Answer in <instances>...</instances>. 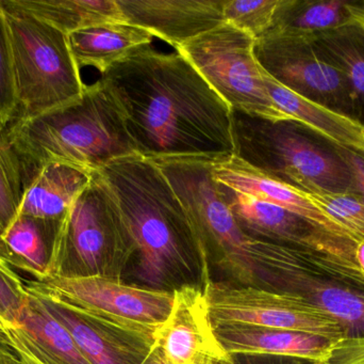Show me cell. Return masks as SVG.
<instances>
[{
    "mask_svg": "<svg viewBox=\"0 0 364 364\" xmlns=\"http://www.w3.org/2000/svg\"><path fill=\"white\" fill-rule=\"evenodd\" d=\"M337 155L343 160L344 164L352 175L354 189L364 199V155L352 150L338 147Z\"/></svg>",
    "mask_w": 364,
    "mask_h": 364,
    "instance_id": "33",
    "label": "cell"
},
{
    "mask_svg": "<svg viewBox=\"0 0 364 364\" xmlns=\"http://www.w3.org/2000/svg\"><path fill=\"white\" fill-rule=\"evenodd\" d=\"M126 21L175 49L225 21L224 0H117Z\"/></svg>",
    "mask_w": 364,
    "mask_h": 364,
    "instance_id": "15",
    "label": "cell"
},
{
    "mask_svg": "<svg viewBox=\"0 0 364 364\" xmlns=\"http://www.w3.org/2000/svg\"><path fill=\"white\" fill-rule=\"evenodd\" d=\"M26 184L49 164L93 173L115 160L136 155L125 115L102 80L87 85L79 100L6 128Z\"/></svg>",
    "mask_w": 364,
    "mask_h": 364,
    "instance_id": "3",
    "label": "cell"
},
{
    "mask_svg": "<svg viewBox=\"0 0 364 364\" xmlns=\"http://www.w3.org/2000/svg\"><path fill=\"white\" fill-rule=\"evenodd\" d=\"M143 364H162L160 359L158 358L157 355L151 350V355H149V358L143 363Z\"/></svg>",
    "mask_w": 364,
    "mask_h": 364,
    "instance_id": "39",
    "label": "cell"
},
{
    "mask_svg": "<svg viewBox=\"0 0 364 364\" xmlns=\"http://www.w3.org/2000/svg\"><path fill=\"white\" fill-rule=\"evenodd\" d=\"M91 179V172L77 167L46 165L26 184L17 215L64 219Z\"/></svg>",
    "mask_w": 364,
    "mask_h": 364,
    "instance_id": "22",
    "label": "cell"
},
{
    "mask_svg": "<svg viewBox=\"0 0 364 364\" xmlns=\"http://www.w3.org/2000/svg\"><path fill=\"white\" fill-rule=\"evenodd\" d=\"M310 199L339 224L355 243L364 241V199L357 192H308Z\"/></svg>",
    "mask_w": 364,
    "mask_h": 364,
    "instance_id": "28",
    "label": "cell"
},
{
    "mask_svg": "<svg viewBox=\"0 0 364 364\" xmlns=\"http://www.w3.org/2000/svg\"><path fill=\"white\" fill-rule=\"evenodd\" d=\"M324 364H364V337L335 342Z\"/></svg>",
    "mask_w": 364,
    "mask_h": 364,
    "instance_id": "32",
    "label": "cell"
},
{
    "mask_svg": "<svg viewBox=\"0 0 364 364\" xmlns=\"http://www.w3.org/2000/svg\"><path fill=\"white\" fill-rule=\"evenodd\" d=\"M23 282L30 294L72 306L153 341L174 303V291L128 284L117 278L51 277Z\"/></svg>",
    "mask_w": 364,
    "mask_h": 364,
    "instance_id": "10",
    "label": "cell"
},
{
    "mask_svg": "<svg viewBox=\"0 0 364 364\" xmlns=\"http://www.w3.org/2000/svg\"><path fill=\"white\" fill-rule=\"evenodd\" d=\"M256 40L230 24L200 34L176 49L231 110L273 121H291L269 95L255 55Z\"/></svg>",
    "mask_w": 364,
    "mask_h": 364,
    "instance_id": "9",
    "label": "cell"
},
{
    "mask_svg": "<svg viewBox=\"0 0 364 364\" xmlns=\"http://www.w3.org/2000/svg\"><path fill=\"white\" fill-rule=\"evenodd\" d=\"M36 297L65 327L92 364H143L151 355L153 340L124 331L66 303Z\"/></svg>",
    "mask_w": 364,
    "mask_h": 364,
    "instance_id": "16",
    "label": "cell"
},
{
    "mask_svg": "<svg viewBox=\"0 0 364 364\" xmlns=\"http://www.w3.org/2000/svg\"><path fill=\"white\" fill-rule=\"evenodd\" d=\"M346 75L357 100L364 102V34L355 26L316 41Z\"/></svg>",
    "mask_w": 364,
    "mask_h": 364,
    "instance_id": "26",
    "label": "cell"
},
{
    "mask_svg": "<svg viewBox=\"0 0 364 364\" xmlns=\"http://www.w3.org/2000/svg\"><path fill=\"white\" fill-rule=\"evenodd\" d=\"M100 80L125 115L139 155H233L231 108L178 51H132Z\"/></svg>",
    "mask_w": 364,
    "mask_h": 364,
    "instance_id": "1",
    "label": "cell"
},
{
    "mask_svg": "<svg viewBox=\"0 0 364 364\" xmlns=\"http://www.w3.org/2000/svg\"><path fill=\"white\" fill-rule=\"evenodd\" d=\"M348 8L350 2L341 0H282L271 29L263 36L318 41L337 30L354 26Z\"/></svg>",
    "mask_w": 364,
    "mask_h": 364,
    "instance_id": "23",
    "label": "cell"
},
{
    "mask_svg": "<svg viewBox=\"0 0 364 364\" xmlns=\"http://www.w3.org/2000/svg\"><path fill=\"white\" fill-rule=\"evenodd\" d=\"M64 219L18 214L0 233V259L12 269L29 274L33 280L48 279L55 241Z\"/></svg>",
    "mask_w": 364,
    "mask_h": 364,
    "instance_id": "20",
    "label": "cell"
},
{
    "mask_svg": "<svg viewBox=\"0 0 364 364\" xmlns=\"http://www.w3.org/2000/svg\"><path fill=\"white\" fill-rule=\"evenodd\" d=\"M214 326L240 325L343 339L341 325L301 299L258 286L211 280L203 288Z\"/></svg>",
    "mask_w": 364,
    "mask_h": 364,
    "instance_id": "11",
    "label": "cell"
},
{
    "mask_svg": "<svg viewBox=\"0 0 364 364\" xmlns=\"http://www.w3.org/2000/svg\"><path fill=\"white\" fill-rule=\"evenodd\" d=\"M356 260L359 267H360L361 271L364 274V241L357 245Z\"/></svg>",
    "mask_w": 364,
    "mask_h": 364,
    "instance_id": "38",
    "label": "cell"
},
{
    "mask_svg": "<svg viewBox=\"0 0 364 364\" xmlns=\"http://www.w3.org/2000/svg\"><path fill=\"white\" fill-rule=\"evenodd\" d=\"M223 186L237 227L250 239L310 248L358 265V244L335 236L284 207Z\"/></svg>",
    "mask_w": 364,
    "mask_h": 364,
    "instance_id": "14",
    "label": "cell"
},
{
    "mask_svg": "<svg viewBox=\"0 0 364 364\" xmlns=\"http://www.w3.org/2000/svg\"><path fill=\"white\" fill-rule=\"evenodd\" d=\"M68 38L78 68L93 66L104 74L132 51L151 45L154 36L127 21H112L78 30Z\"/></svg>",
    "mask_w": 364,
    "mask_h": 364,
    "instance_id": "21",
    "label": "cell"
},
{
    "mask_svg": "<svg viewBox=\"0 0 364 364\" xmlns=\"http://www.w3.org/2000/svg\"><path fill=\"white\" fill-rule=\"evenodd\" d=\"M151 160L168 180L194 228L208 277L211 279L214 265L230 278L231 284L256 286L252 239L237 227L224 186L212 175L215 158L173 156Z\"/></svg>",
    "mask_w": 364,
    "mask_h": 364,
    "instance_id": "5",
    "label": "cell"
},
{
    "mask_svg": "<svg viewBox=\"0 0 364 364\" xmlns=\"http://www.w3.org/2000/svg\"><path fill=\"white\" fill-rule=\"evenodd\" d=\"M0 364H23L6 329L0 326Z\"/></svg>",
    "mask_w": 364,
    "mask_h": 364,
    "instance_id": "35",
    "label": "cell"
},
{
    "mask_svg": "<svg viewBox=\"0 0 364 364\" xmlns=\"http://www.w3.org/2000/svg\"><path fill=\"white\" fill-rule=\"evenodd\" d=\"M257 286L296 297L335 318L344 337H364V274L326 252L250 241Z\"/></svg>",
    "mask_w": 364,
    "mask_h": 364,
    "instance_id": "4",
    "label": "cell"
},
{
    "mask_svg": "<svg viewBox=\"0 0 364 364\" xmlns=\"http://www.w3.org/2000/svg\"><path fill=\"white\" fill-rule=\"evenodd\" d=\"M6 333H8L10 339L12 340L15 348L18 352L19 357H21L23 364H44L40 359L36 357V355L30 350L29 346L23 341V338L19 336L15 328H4Z\"/></svg>",
    "mask_w": 364,
    "mask_h": 364,
    "instance_id": "36",
    "label": "cell"
},
{
    "mask_svg": "<svg viewBox=\"0 0 364 364\" xmlns=\"http://www.w3.org/2000/svg\"><path fill=\"white\" fill-rule=\"evenodd\" d=\"M215 331L232 356L292 357L324 364L335 343L320 336L261 327L222 325Z\"/></svg>",
    "mask_w": 364,
    "mask_h": 364,
    "instance_id": "18",
    "label": "cell"
},
{
    "mask_svg": "<svg viewBox=\"0 0 364 364\" xmlns=\"http://www.w3.org/2000/svg\"><path fill=\"white\" fill-rule=\"evenodd\" d=\"M12 49L6 16L0 4V124L8 128L16 113Z\"/></svg>",
    "mask_w": 364,
    "mask_h": 364,
    "instance_id": "31",
    "label": "cell"
},
{
    "mask_svg": "<svg viewBox=\"0 0 364 364\" xmlns=\"http://www.w3.org/2000/svg\"><path fill=\"white\" fill-rule=\"evenodd\" d=\"M237 364H318L306 359L277 356H235Z\"/></svg>",
    "mask_w": 364,
    "mask_h": 364,
    "instance_id": "34",
    "label": "cell"
},
{
    "mask_svg": "<svg viewBox=\"0 0 364 364\" xmlns=\"http://www.w3.org/2000/svg\"><path fill=\"white\" fill-rule=\"evenodd\" d=\"M212 175L216 182L235 192L284 207L335 236L354 241L339 224L310 199L307 192L267 177L235 155L215 158Z\"/></svg>",
    "mask_w": 364,
    "mask_h": 364,
    "instance_id": "17",
    "label": "cell"
},
{
    "mask_svg": "<svg viewBox=\"0 0 364 364\" xmlns=\"http://www.w3.org/2000/svg\"><path fill=\"white\" fill-rule=\"evenodd\" d=\"M25 282L0 259V326L17 327L28 303Z\"/></svg>",
    "mask_w": 364,
    "mask_h": 364,
    "instance_id": "30",
    "label": "cell"
},
{
    "mask_svg": "<svg viewBox=\"0 0 364 364\" xmlns=\"http://www.w3.org/2000/svg\"><path fill=\"white\" fill-rule=\"evenodd\" d=\"M13 328L44 364H92L65 327L30 293L18 326Z\"/></svg>",
    "mask_w": 364,
    "mask_h": 364,
    "instance_id": "24",
    "label": "cell"
},
{
    "mask_svg": "<svg viewBox=\"0 0 364 364\" xmlns=\"http://www.w3.org/2000/svg\"><path fill=\"white\" fill-rule=\"evenodd\" d=\"M23 189L21 160L9 139L6 128L0 124V233L16 217Z\"/></svg>",
    "mask_w": 364,
    "mask_h": 364,
    "instance_id": "27",
    "label": "cell"
},
{
    "mask_svg": "<svg viewBox=\"0 0 364 364\" xmlns=\"http://www.w3.org/2000/svg\"><path fill=\"white\" fill-rule=\"evenodd\" d=\"M350 14L353 25L364 34V2H350Z\"/></svg>",
    "mask_w": 364,
    "mask_h": 364,
    "instance_id": "37",
    "label": "cell"
},
{
    "mask_svg": "<svg viewBox=\"0 0 364 364\" xmlns=\"http://www.w3.org/2000/svg\"><path fill=\"white\" fill-rule=\"evenodd\" d=\"M263 75L272 100L291 121L321 135L338 147L364 155V125L358 120L294 93L264 71Z\"/></svg>",
    "mask_w": 364,
    "mask_h": 364,
    "instance_id": "19",
    "label": "cell"
},
{
    "mask_svg": "<svg viewBox=\"0 0 364 364\" xmlns=\"http://www.w3.org/2000/svg\"><path fill=\"white\" fill-rule=\"evenodd\" d=\"M114 192L134 244L136 276L146 288L175 291L186 284L203 286V251L178 197L159 167L132 155L97 171Z\"/></svg>",
    "mask_w": 364,
    "mask_h": 364,
    "instance_id": "2",
    "label": "cell"
},
{
    "mask_svg": "<svg viewBox=\"0 0 364 364\" xmlns=\"http://www.w3.org/2000/svg\"><path fill=\"white\" fill-rule=\"evenodd\" d=\"M0 4L14 68L17 108L12 122L25 121L79 100L87 85L68 36L15 6L12 0H0Z\"/></svg>",
    "mask_w": 364,
    "mask_h": 364,
    "instance_id": "7",
    "label": "cell"
},
{
    "mask_svg": "<svg viewBox=\"0 0 364 364\" xmlns=\"http://www.w3.org/2000/svg\"><path fill=\"white\" fill-rule=\"evenodd\" d=\"M255 55L267 75L294 93L344 115L354 110L357 100L346 75L316 41L263 36Z\"/></svg>",
    "mask_w": 364,
    "mask_h": 364,
    "instance_id": "12",
    "label": "cell"
},
{
    "mask_svg": "<svg viewBox=\"0 0 364 364\" xmlns=\"http://www.w3.org/2000/svg\"><path fill=\"white\" fill-rule=\"evenodd\" d=\"M233 155L267 177L308 192H354L343 160L308 137L294 121L231 110Z\"/></svg>",
    "mask_w": 364,
    "mask_h": 364,
    "instance_id": "6",
    "label": "cell"
},
{
    "mask_svg": "<svg viewBox=\"0 0 364 364\" xmlns=\"http://www.w3.org/2000/svg\"><path fill=\"white\" fill-rule=\"evenodd\" d=\"M280 4L282 0H224L225 21L257 41L271 29Z\"/></svg>",
    "mask_w": 364,
    "mask_h": 364,
    "instance_id": "29",
    "label": "cell"
},
{
    "mask_svg": "<svg viewBox=\"0 0 364 364\" xmlns=\"http://www.w3.org/2000/svg\"><path fill=\"white\" fill-rule=\"evenodd\" d=\"M66 36L100 24L126 21L117 0H12Z\"/></svg>",
    "mask_w": 364,
    "mask_h": 364,
    "instance_id": "25",
    "label": "cell"
},
{
    "mask_svg": "<svg viewBox=\"0 0 364 364\" xmlns=\"http://www.w3.org/2000/svg\"><path fill=\"white\" fill-rule=\"evenodd\" d=\"M151 350L162 364H237L216 335L199 284L174 291L170 316L154 336Z\"/></svg>",
    "mask_w": 364,
    "mask_h": 364,
    "instance_id": "13",
    "label": "cell"
},
{
    "mask_svg": "<svg viewBox=\"0 0 364 364\" xmlns=\"http://www.w3.org/2000/svg\"><path fill=\"white\" fill-rule=\"evenodd\" d=\"M134 244L119 201L96 171L60 229L50 277L122 279Z\"/></svg>",
    "mask_w": 364,
    "mask_h": 364,
    "instance_id": "8",
    "label": "cell"
}]
</instances>
